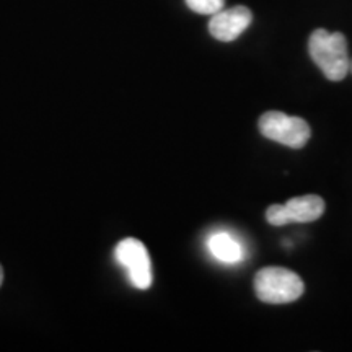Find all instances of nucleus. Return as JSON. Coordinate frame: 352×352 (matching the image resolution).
Listing matches in <instances>:
<instances>
[{"label":"nucleus","instance_id":"1","mask_svg":"<svg viewBox=\"0 0 352 352\" xmlns=\"http://www.w3.org/2000/svg\"><path fill=\"white\" fill-rule=\"evenodd\" d=\"M308 52L328 80L340 82L351 70L347 41L342 33H329L323 28L315 30L308 39Z\"/></svg>","mask_w":352,"mask_h":352},{"label":"nucleus","instance_id":"10","mask_svg":"<svg viewBox=\"0 0 352 352\" xmlns=\"http://www.w3.org/2000/svg\"><path fill=\"white\" fill-rule=\"evenodd\" d=\"M2 280H3V270L2 266H0V285H2Z\"/></svg>","mask_w":352,"mask_h":352},{"label":"nucleus","instance_id":"8","mask_svg":"<svg viewBox=\"0 0 352 352\" xmlns=\"http://www.w3.org/2000/svg\"><path fill=\"white\" fill-rule=\"evenodd\" d=\"M226 0H186V6L201 15H214L223 8Z\"/></svg>","mask_w":352,"mask_h":352},{"label":"nucleus","instance_id":"6","mask_svg":"<svg viewBox=\"0 0 352 352\" xmlns=\"http://www.w3.org/2000/svg\"><path fill=\"white\" fill-rule=\"evenodd\" d=\"M290 222H314L318 220L324 212V201L320 196L307 195L300 197H294L284 204Z\"/></svg>","mask_w":352,"mask_h":352},{"label":"nucleus","instance_id":"4","mask_svg":"<svg viewBox=\"0 0 352 352\" xmlns=\"http://www.w3.org/2000/svg\"><path fill=\"white\" fill-rule=\"evenodd\" d=\"M114 258L126 267L131 284L140 290H147L152 285V261L147 248L138 239H124L114 250Z\"/></svg>","mask_w":352,"mask_h":352},{"label":"nucleus","instance_id":"5","mask_svg":"<svg viewBox=\"0 0 352 352\" xmlns=\"http://www.w3.org/2000/svg\"><path fill=\"white\" fill-rule=\"evenodd\" d=\"M253 15L248 7L236 6L214 13L209 21V33L222 43L235 41L252 25Z\"/></svg>","mask_w":352,"mask_h":352},{"label":"nucleus","instance_id":"3","mask_svg":"<svg viewBox=\"0 0 352 352\" xmlns=\"http://www.w3.org/2000/svg\"><path fill=\"white\" fill-rule=\"evenodd\" d=\"M259 131L266 139L290 148H302L310 139L311 131L305 120L287 116L280 111H267L259 118Z\"/></svg>","mask_w":352,"mask_h":352},{"label":"nucleus","instance_id":"11","mask_svg":"<svg viewBox=\"0 0 352 352\" xmlns=\"http://www.w3.org/2000/svg\"><path fill=\"white\" fill-rule=\"evenodd\" d=\"M351 72H352V63H351Z\"/></svg>","mask_w":352,"mask_h":352},{"label":"nucleus","instance_id":"7","mask_svg":"<svg viewBox=\"0 0 352 352\" xmlns=\"http://www.w3.org/2000/svg\"><path fill=\"white\" fill-rule=\"evenodd\" d=\"M208 248L215 259L227 264H235L243 258L241 245L233 239L230 233L226 232H217L210 235V239L208 240Z\"/></svg>","mask_w":352,"mask_h":352},{"label":"nucleus","instance_id":"2","mask_svg":"<svg viewBox=\"0 0 352 352\" xmlns=\"http://www.w3.org/2000/svg\"><path fill=\"white\" fill-rule=\"evenodd\" d=\"M254 292L264 303L283 305L302 297L303 280L287 267L267 266L254 276Z\"/></svg>","mask_w":352,"mask_h":352},{"label":"nucleus","instance_id":"9","mask_svg":"<svg viewBox=\"0 0 352 352\" xmlns=\"http://www.w3.org/2000/svg\"><path fill=\"white\" fill-rule=\"evenodd\" d=\"M266 220L274 227H284L289 223L287 212H285L284 204H272L266 210Z\"/></svg>","mask_w":352,"mask_h":352}]
</instances>
